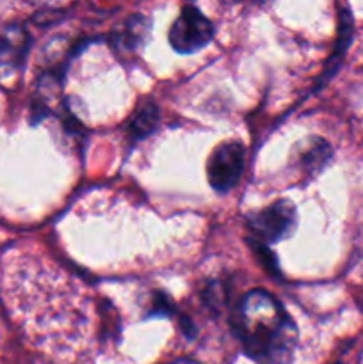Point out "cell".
Listing matches in <instances>:
<instances>
[{
  "label": "cell",
  "instance_id": "1",
  "mask_svg": "<svg viewBox=\"0 0 363 364\" xmlns=\"http://www.w3.org/2000/svg\"><path fill=\"white\" fill-rule=\"evenodd\" d=\"M233 331L256 364H288L294 358L298 327L269 291L251 290L238 301Z\"/></svg>",
  "mask_w": 363,
  "mask_h": 364
},
{
  "label": "cell",
  "instance_id": "2",
  "mask_svg": "<svg viewBox=\"0 0 363 364\" xmlns=\"http://www.w3.org/2000/svg\"><path fill=\"white\" fill-rule=\"evenodd\" d=\"M295 223H298L295 206L288 199H278L249 217V244L269 247L290 237L292 231L295 230Z\"/></svg>",
  "mask_w": 363,
  "mask_h": 364
},
{
  "label": "cell",
  "instance_id": "3",
  "mask_svg": "<svg viewBox=\"0 0 363 364\" xmlns=\"http://www.w3.org/2000/svg\"><path fill=\"white\" fill-rule=\"evenodd\" d=\"M214 38V25L205 14L196 7L187 6L182 9L169 28V43L178 53H194L209 45Z\"/></svg>",
  "mask_w": 363,
  "mask_h": 364
},
{
  "label": "cell",
  "instance_id": "4",
  "mask_svg": "<svg viewBox=\"0 0 363 364\" xmlns=\"http://www.w3.org/2000/svg\"><path fill=\"white\" fill-rule=\"evenodd\" d=\"M246 149L238 141H228L217 146L206 164V176L216 192H230L237 187L244 173Z\"/></svg>",
  "mask_w": 363,
  "mask_h": 364
},
{
  "label": "cell",
  "instance_id": "5",
  "mask_svg": "<svg viewBox=\"0 0 363 364\" xmlns=\"http://www.w3.org/2000/svg\"><path fill=\"white\" fill-rule=\"evenodd\" d=\"M31 39L20 25H11L0 32V77L13 73L23 64Z\"/></svg>",
  "mask_w": 363,
  "mask_h": 364
},
{
  "label": "cell",
  "instance_id": "6",
  "mask_svg": "<svg viewBox=\"0 0 363 364\" xmlns=\"http://www.w3.org/2000/svg\"><path fill=\"white\" fill-rule=\"evenodd\" d=\"M159 107L153 102L148 100L142 105H139V109L135 110L130 123H128V135H130L132 141H141V139L152 135L159 127Z\"/></svg>",
  "mask_w": 363,
  "mask_h": 364
},
{
  "label": "cell",
  "instance_id": "7",
  "mask_svg": "<svg viewBox=\"0 0 363 364\" xmlns=\"http://www.w3.org/2000/svg\"><path fill=\"white\" fill-rule=\"evenodd\" d=\"M331 146L327 144L322 139H312L308 142L305 149L299 151V164H301V169L306 173H317L319 169H322L327 164V160L331 159Z\"/></svg>",
  "mask_w": 363,
  "mask_h": 364
},
{
  "label": "cell",
  "instance_id": "8",
  "mask_svg": "<svg viewBox=\"0 0 363 364\" xmlns=\"http://www.w3.org/2000/svg\"><path fill=\"white\" fill-rule=\"evenodd\" d=\"M148 32V21L142 16H134L127 21L120 34H116V43L120 48L132 50L141 43L144 34Z\"/></svg>",
  "mask_w": 363,
  "mask_h": 364
},
{
  "label": "cell",
  "instance_id": "9",
  "mask_svg": "<svg viewBox=\"0 0 363 364\" xmlns=\"http://www.w3.org/2000/svg\"><path fill=\"white\" fill-rule=\"evenodd\" d=\"M171 364H199L198 361H192V359H178V361L171 363Z\"/></svg>",
  "mask_w": 363,
  "mask_h": 364
},
{
  "label": "cell",
  "instance_id": "10",
  "mask_svg": "<svg viewBox=\"0 0 363 364\" xmlns=\"http://www.w3.org/2000/svg\"><path fill=\"white\" fill-rule=\"evenodd\" d=\"M233 2H237V0H233Z\"/></svg>",
  "mask_w": 363,
  "mask_h": 364
}]
</instances>
